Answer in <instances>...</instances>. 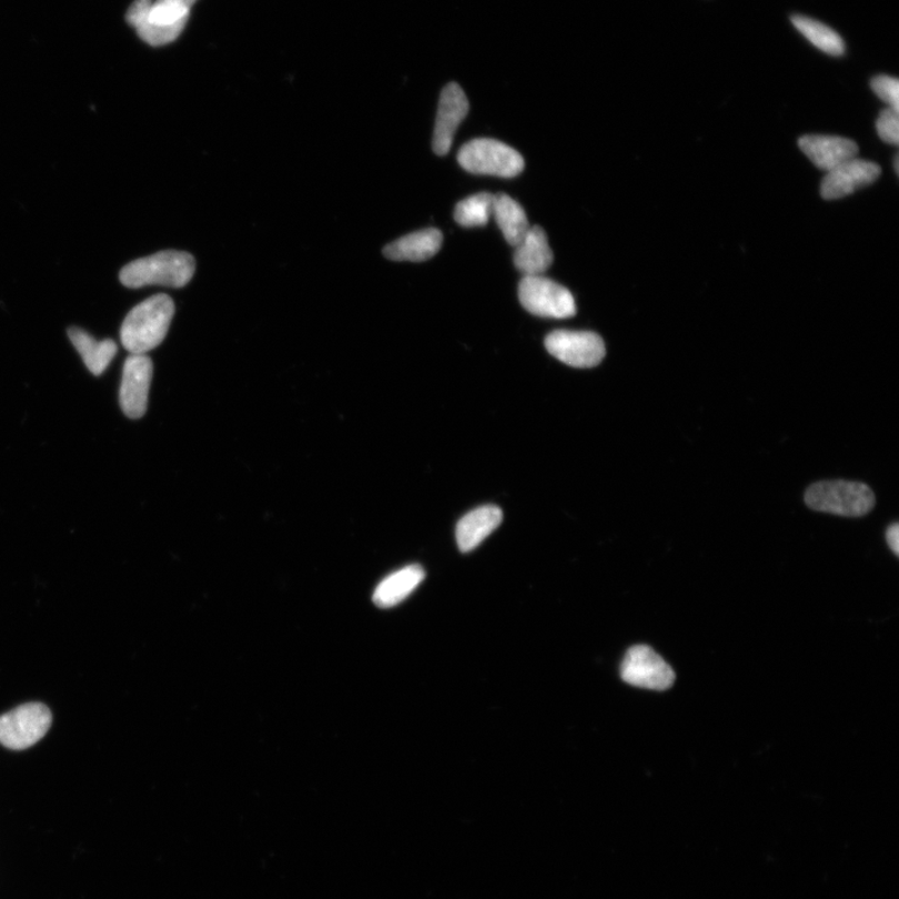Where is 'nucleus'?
Segmentation results:
<instances>
[{"mask_svg": "<svg viewBox=\"0 0 899 899\" xmlns=\"http://www.w3.org/2000/svg\"><path fill=\"white\" fill-rule=\"evenodd\" d=\"M176 306L166 294L151 297L128 312L120 329V340L130 353H147L168 336Z\"/></svg>", "mask_w": 899, "mask_h": 899, "instance_id": "nucleus-1", "label": "nucleus"}, {"mask_svg": "<svg viewBox=\"0 0 899 899\" xmlns=\"http://www.w3.org/2000/svg\"><path fill=\"white\" fill-rule=\"evenodd\" d=\"M196 259L184 251L166 250L137 259L121 269V284L130 289L149 286L183 288L193 279Z\"/></svg>", "mask_w": 899, "mask_h": 899, "instance_id": "nucleus-2", "label": "nucleus"}, {"mask_svg": "<svg viewBox=\"0 0 899 899\" xmlns=\"http://www.w3.org/2000/svg\"><path fill=\"white\" fill-rule=\"evenodd\" d=\"M805 501L815 511L861 518L875 508L876 497L866 483L835 480L813 483Z\"/></svg>", "mask_w": 899, "mask_h": 899, "instance_id": "nucleus-3", "label": "nucleus"}, {"mask_svg": "<svg viewBox=\"0 0 899 899\" xmlns=\"http://www.w3.org/2000/svg\"><path fill=\"white\" fill-rule=\"evenodd\" d=\"M459 164L469 173L515 178L522 173L525 160L518 150L495 139H473L458 154Z\"/></svg>", "mask_w": 899, "mask_h": 899, "instance_id": "nucleus-4", "label": "nucleus"}, {"mask_svg": "<svg viewBox=\"0 0 899 899\" xmlns=\"http://www.w3.org/2000/svg\"><path fill=\"white\" fill-rule=\"evenodd\" d=\"M53 723L52 712L43 703L32 702L0 716V745L22 751L37 745Z\"/></svg>", "mask_w": 899, "mask_h": 899, "instance_id": "nucleus-5", "label": "nucleus"}, {"mask_svg": "<svg viewBox=\"0 0 899 899\" xmlns=\"http://www.w3.org/2000/svg\"><path fill=\"white\" fill-rule=\"evenodd\" d=\"M519 299L521 306L537 317L568 319L576 314L570 290L542 276L523 277Z\"/></svg>", "mask_w": 899, "mask_h": 899, "instance_id": "nucleus-6", "label": "nucleus"}, {"mask_svg": "<svg viewBox=\"0 0 899 899\" xmlns=\"http://www.w3.org/2000/svg\"><path fill=\"white\" fill-rule=\"evenodd\" d=\"M621 677L626 683L653 691L669 690L676 680L671 666L645 645L633 646L626 653Z\"/></svg>", "mask_w": 899, "mask_h": 899, "instance_id": "nucleus-7", "label": "nucleus"}, {"mask_svg": "<svg viewBox=\"0 0 899 899\" xmlns=\"http://www.w3.org/2000/svg\"><path fill=\"white\" fill-rule=\"evenodd\" d=\"M552 357L572 368L598 367L606 356L602 338L590 331L557 330L545 340Z\"/></svg>", "mask_w": 899, "mask_h": 899, "instance_id": "nucleus-8", "label": "nucleus"}, {"mask_svg": "<svg viewBox=\"0 0 899 899\" xmlns=\"http://www.w3.org/2000/svg\"><path fill=\"white\" fill-rule=\"evenodd\" d=\"M153 362L147 353H130L126 360L119 392L120 407L129 419H140L148 410Z\"/></svg>", "mask_w": 899, "mask_h": 899, "instance_id": "nucleus-9", "label": "nucleus"}, {"mask_svg": "<svg viewBox=\"0 0 899 899\" xmlns=\"http://www.w3.org/2000/svg\"><path fill=\"white\" fill-rule=\"evenodd\" d=\"M469 110L468 97L458 83H449L442 89L432 137L433 153L440 157L449 153L453 136Z\"/></svg>", "mask_w": 899, "mask_h": 899, "instance_id": "nucleus-10", "label": "nucleus"}, {"mask_svg": "<svg viewBox=\"0 0 899 899\" xmlns=\"http://www.w3.org/2000/svg\"><path fill=\"white\" fill-rule=\"evenodd\" d=\"M881 167L873 161L853 158L828 171L822 180L821 196L826 200L842 199L865 187L871 186L881 176Z\"/></svg>", "mask_w": 899, "mask_h": 899, "instance_id": "nucleus-11", "label": "nucleus"}, {"mask_svg": "<svg viewBox=\"0 0 899 899\" xmlns=\"http://www.w3.org/2000/svg\"><path fill=\"white\" fill-rule=\"evenodd\" d=\"M798 147L818 169L827 173L858 154L855 141L842 137L805 136L798 140Z\"/></svg>", "mask_w": 899, "mask_h": 899, "instance_id": "nucleus-12", "label": "nucleus"}, {"mask_svg": "<svg viewBox=\"0 0 899 899\" xmlns=\"http://www.w3.org/2000/svg\"><path fill=\"white\" fill-rule=\"evenodd\" d=\"M442 239L439 229H423L391 242L383 248L382 254L392 261H427L438 254Z\"/></svg>", "mask_w": 899, "mask_h": 899, "instance_id": "nucleus-13", "label": "nucleus"}, {"mask_svg": "<svg viewBox=\"0 0 899 899\" xmlns=\"http://www.w3.org/2000/svg\"><path fill=\"white\" fill-rule=\"evenodd\" d=\"M553 254L547 232L532 227L523 237L513 254L515 267L527 276H542L552 266Z\"/></svg>", "mask_w": 899, "mask_h": 899, "instance_id": "nucleus-14", "label": "nucleus"}, {"mask_svg": "<svg viewBox=\"0 0 899 899\" xmlns=\"http://www.w3.org/2000/svg\"><path fill=\"white\" fill-rule=\"evenodd\" d=\"M502 522V511L493 505H487L465 515L457 527V541L462 552H470L490 537Z\"/></svg>", "mask_w": 899, "mask_h": 899, "instance_id": "nucleus-15", "label": "nucleus"}, {"mask_svg": "<svg viewBox=\"0 0 899 899\" xmlns=\"http://www.w3.org/2000/svg\"><path fill=\"white\" fill-rule=\"evenodd\" d=\"M426 579V571L420 565H410L383 579L372 595L373 603L380 609H390L399 605L418 589Z\"/></svg>", "mask_w": 899, "mask_h": 899, "instance_id": "nucleus-16", "label": "nucleus"}, {"mask_svg": "<svg viewBox=\"0 0 899 899\" xmlns=\"http://www.w3.org/2000/svg\"><path fill=\"white\" fill-rule=\"evenodd\" d=\"M68 337L96 377L102 376L117 356L118 346L113 340L98 341L80 328H69Z\"/></svg>", "mask_w": 899, "mask_h": 899, "instance_id": "nucleus-17", "label": "nucleus"}, {"mask_svg": "<svg viewBox=\"0 0 899 899\" xmlns=\"http://www.w3.org/2000/svg\"><path fill=\"white\" fill-rule=\"evenodd\" d=\"M492 216L509 244L518 247L530 229L523 208L509 196L500 193L493 196Z\"/></svg>", "mask_w": 899, "mask_h": 899, "instance_id": "nucleus-18", "label": "nucleus"}, {"mask_svg": "<svg viewBox=\"0 0 899 899\" xmlns=\"http://www.w3.org/2000/svg\"><path fill=\"white\" fill-rule=\"evenodd\" d=\"M791 20L798 32L810 40V42L822 50V52L833 57L845 54L846 47L843 39L840 34H837L832 28L805 16H793Z\"/></svg>", "mask_w": 899, "mask_h": 899, "instance_id": "nucleus-19", "label": "nucleus"}, {"mask_svg": "<svg viewBox=\"0 0 899 899\" xmlns=\"http://www.w3.org/2000/svg\"><path fill=\"white\" fill-rule=\"evenodd\" d=\"M196 2L197 0H156L151 3L147 17L138 23L147 22L159 27L188 23L190 9Z\"/></svg>", "mask_w": 899, "mask_h": 899, "instance_id": "nucleus-20", "label": "nucleus"}, {"mask_svg": "<svg viewBox=\"0 0 899 899\" xmlns=\"http://www.w3.org/2000/svg\"><path fill=\"white\" fill-rule=\"evenodd\" d=\"M493 196L479 193L463 199L455 208L453 218L463 228L485 227L492 216Z\"/></svg>", "mask_w": 899, "mask_h": 899, "instance_id": "nucleus-21", "label": "nucleus"}, {"mask_svg": "<svg viewBox=\"0 0 899 899\" xmlns=\"http://www.w3.org/2000/svg\"><path fill=\"white\" fill-rule=\"evenodd\" d=\"M187 23H179L176 26L170 27H159L149 24L147 22H140L134 28L137 29L138 36L144 40L146 43L153 46V47H161L167 46L183 33Z\"/></svg>", "mask_w": 899, "mask_h": 899, "instance_id": "nucleus-22", "label": "nucleus"}, {"mask_svg": "<svg viewBox=\"0 0 899 899\" xmlns=\"http://www.w3.org/2000/svg\"><path fill=\"white\" fill-rule=\"evenodd\" d=\"M871 88L876 96L899 112V82L890 76H878L872 79Z\"/></svg>", "mask_w": 899, "mask_h": 899, "instance_id": "nucleus-23", "label": "nucleus"}, {"mask_svg": "<svg viewBox=\"0 0 899 899\" xmlns=\"http://www.w3.org/2000/svg\"><path fill=\"white\" fill-rule=\"evenodd\" d=\"M898 113L893 109H886L878 117L876 128L877 133L885 141V143L898 146L899 143V119Z\"/></svg>", "mask_w": 899, "mask_h": 899, "instance_id": "nucleus-24", "label": "nucleus"}, {"mask_svg": "<svg viewBox=\"0 0 899 899\" xmlns=\"http://www.w3.org/2000/svg\"><path fill=\"white\" fill-rule=\"evenodd\" d=\"M888 547L891 548L896 557L899 555V525L895 522L886 533Z\"/></svg>", "mask_w": 899, "mask_h": 899, "instance_id": "nucleus-25", "label": "nucleus"}, {"mask_svg": "<svg viewBox=\"0 0 899 899\" xmlns=\"http://www.w3.org/2000/svg\"><path fill=\"white\" fill-rule=\"evenodd\" d=\"M895 170H896V173L898 174V157H896V160H895Z\"/></svg>", "mask_w": 899, "mask_h": 899, "instance_id": "nucleus-26", "label": "nucleus"}]
</instances>
